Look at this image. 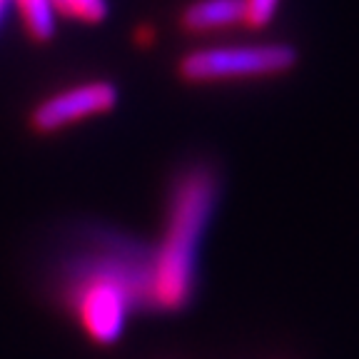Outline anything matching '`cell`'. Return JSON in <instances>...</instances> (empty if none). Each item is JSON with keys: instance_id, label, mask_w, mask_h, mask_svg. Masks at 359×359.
Wrapping results in <instances>:
<instances>
[{"instance_id": "obj_1", "label": "cell", "mask_w": 359, "mask_h": 359, "mask_svg": "<svg viewBox=\"0 0 359 359\" xmlns=\"http://www.w3.org/2000/svg\"><path fill=\"white\" fill-rule=\"evenodd\" d=\"M215 195L217 182L208 168L187 170L175 182L163 245L145 275V299L157 309L175 312L190 302L200 237L212 215Z\"/></svg>"}, {"instance_id": "obj_2", "label": "cell", "mask_w": 359, "mask_h": 359, "mask_svg": "<svg viewBox=\"0 0 359 359\" xmlns=\"http://www.w3.org/2000/svg\"><path fill=\"white\" fill-rule=\"evenodd\" d=\"M294 62L297 50L287 43L200 48L177 62V75L185 83H227L287 73Z\"/></svg>"}, {"instance_id": "obj_3", "label": "cell", "mask_w": 359, "mask_h": 359, "mask_svg": "<svg viewBox=\"0 0 359 359\" xmlns=\"http://www.w3.org/2000/svg\"><path fill=\"white\" fill-rule=\"evenodd\" d=\"M130 285L115 272L90 277L75 294V312L85 334L95 344H112L123 334L133 302Z\"/></svg>"}, {"instance_id": "obj_4", "label": "cell", "mask_w": 359, "mask_h": 359, "mask_svg": "<svg viewBox=\"0 0 359 359\" xmlns=\"http://www.w3.org/2000/svg\"><path fill=\"white\" fill-rule=\"evenodd\" d=\"M115 105H118V88L110 80H90L38 102L30 112V128L40 135H50L95 115H105Z\"/></svg>"}, {"instance_id": "obj_5", "label": "cell", "mask_w": 359, "mask_h": 359, "mask_svg": "<svg viewBox=\"0 0 359 359\" xmlns=\"http://www.w3.org/2000/svg\"><path fill=\"white\" fill-rule=\"evenodd\" d=\"M180 22L190 33L240 25L245 22V0H195L182 11Z\"/></svg>"}, {"instance_id": "obj_6", "label": "cell", "mask_w": 359, "mask_h": 359, "mask_svg": "<svg viewBox=\"0 0 359 359\" xmlns=\"http://www.w3.org/2000/svg\"><path fill=\"white\" fill-rule=\"evenodd\" d=\"M25 30L35 43H48L55 35V3L53 0H15Z\"/></svg>"}, {"instance_id": "obj_7", "label": "cell", "mask_w": 359, "mask_h": 359, "mask_svg": "<svg viewBox=\"0 0 359 359\" xmlns=\"http://www.w3.org/2000/svg\"><path fill=\"white\" fill-rule=\"evenodd\" d=\"M55 11L83 22H102L107 18V0H53Z\"/></svg>"}, {"instance_id": "obj_8", "label": "cell", "mask_w": 359, "mask_h": 359, "mask_svg": "<svg viewBox=\"0 0 359 359\" xmlns=\"http://www.w3.org/2000/svg\"><path fill=\"white\" fill-rule=\"evenodd\" d=\"M280 0H245V25L247 28H264L277 13Z\"/></svg>"}, {"instance_id": "obj_9", "label": "cell", "mask_w": 359, "mask_h": 359, "mask_svg": "<svg viewBox=\"0 0 359 359\" xmlns=\"http://www.w3.org/2000/svg\"><path fill=\"white\" fill-rule=\"evenodd\" d=\"M6 6H8V0H0V15H3V11H6Z\"/></svg>"}]
</instances>
